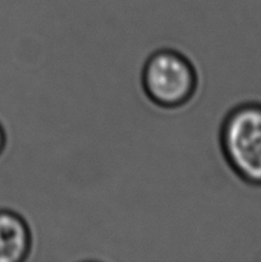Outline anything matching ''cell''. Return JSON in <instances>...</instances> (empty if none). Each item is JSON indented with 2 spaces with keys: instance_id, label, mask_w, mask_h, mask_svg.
I'll return each instance as SVG.
<instances>
[{
  "instance_id": "6da1fadb",
  "label": "cell",
  "mask_w": 261,
  "mask_h": 262,
  "mask_svg": "<svg viewBox=\"0 0 261 262\" xmlns=\"http://www.w3.org/2000/svg\"><path fill=\"white\" fill-rule=\"evenodd\" d=\"M220 145L238 177L261 184V105L246 104L232 110L223 123Z\"/></svg>"
},
{
  "instance_id": "7a4b0ae2",
  "label": "cell",
  "mask_w": 261,
  "mask_h": 262,
  "mask_svg": "<svg viewBox=\"0 0 261 262\" xmlns=\"http://www.w3.org/2000/svg\"><path fill=\"white\" fill-rule=\"evenodd\" d=\"M142 84L151 101L165 109H174L193 96L196 71L181 53L164 49L147 59L142 71Z\"/></svg>"
},
{
  "instance_id": "3957f363",
  "label": "cell",
  "mask_w": 261,
  "mask_h": 262,
  "mask_svg": "<svg viewBox=\"0 0 261 262\" xmlns=\"http://www.w3.org/2000/svg\"><path fill=\"white\" fill-rule=\"evenodd\" d=\"M32 246L27 223L10 210H0V262L26 260Z\"/></svg>"
},
{
  "instance_id": "277c9868",
  "label": "cell",
  "mask_w": 261,
  "mask_h": 262,
  "mask_svg": "<svg viewBox=\"0 0 261 262\" xmlns=\"http://www.w3.org/2000/svg\"><path fill=\"white\" fill-rule=\"evenodd\" d=\"M5 142H7V138H5V132H4V129H3L2 124H0V154H2L3 150H4Z\"/></svg>"
}]
</instances>
